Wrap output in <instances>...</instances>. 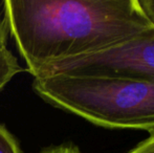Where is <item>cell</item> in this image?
Listing matches in <instances>:
<instances>
[{
    "label": "cell",
    "instance_id": "52a82bcc",
    "mask_svg": "<svg viewBox=\"0 0 154 153\" xmlns=\"http://www.w3.org/2000/svg\"><path fill=\"white\" fill-rule=\"evenodd\" d=\"M40 153H82L79 147L73 144H62L59 146L48 147L42 150Z\"/></svg>",
    "mask_w": 154,
    "mask_h": 153
},
{
    "label": "cell",
    "instance_id": "5b68a950",
    "mask_svg": "<svg viewBox=\"0 0 154 153\" xmlns=\"http://www.w3.org/2000/svg\"><path fill=\"white\" fill-rule=\"evenodd\" d=\"M0 153H22L17 139L2 124H0Z\"/></svg>",
    "mask_w": 154,
    "mask_h": 153
},
{
    "label": "cell",
    "instance_id": "277c9868",
    "mask_svg": "<svg viewBox=\"0 0 154 153\" xmlns=\"http://www.w3.org/2000/svg\"><path fill=\"white\" fill-rule=\"evenodd\" d=\"M18 60L8 48L0 50V91L16 75L22 72Z\"/></svg>",
    "mask_w": 154,
    "mask_h": 153
},
{
    "label": "cell",
    "instance_id": "3957f363",
    "mask_svg": "<svg viewBox=\"0 0 154 153\" xmlns=\"http://www.w3.org/2000/svg\"><path fill=\"white\" fill-rule=\"evenodd\" d=\"M110 76L154 84V32L91 54L62 60L37 77Z\"/></svg>",
    "mask_w": 154,
    "mask_h": 153
},
{
    "label": "cell",
    "instance_id": "8992f818",
    "mask_svg": "<svg viewBox=\"0 0 154 153\" xmlns=\"http://www.w3.org/2000/svg\"><path fill=\"white\" fill-rule=\"evenodd\" d=\"M128 153H154V133L138 143Z\"/></svg>",
    "mask_w": 154,
    "mask_h": 153
},
{
    "label": "cell",
    "instance_id": "9c48e42d",
    "mask_svg": "<svg viewBox=\"0 0 154 153\" xmlns=\"http://www.w3.org/2000/svg\"><path fill=\"white\" fill-rule=\"evenodd\" d=\"M8 32L6 29V25L4 23L3 18L0 16V50L6 48V42H8Z\"/></svg>",
    "mask_w": 154,
    "mask_h": 153
},
{
    "label": "cell",
    "instance_id": "ba28073f",
    "mask_svg": "<svg viewBox=\"0 0 154 153\" xmlns=\"http://www.w3.org/2000/svg\"><path fill=\"white\" fill-rule=\"evenodd\" d=\"M143 14L154 27V0H137Z\"/></svg>",
    "mask_w": 154,
    "mask_h": 153
},
{
    "label": "cell",
    "instance_id": "6da1fadb",
    "mask_svg": "<svg viewBox=\"0 0 154 153\" xmlns=\"http://www.w3.org/2000/svg\"><path fill=\"white\" fill-rule=\"evenodd\" d=\"M3 20L37 77L62 60L154 32L137 0H5Z\"/></svg>",
    "mask_w": 154,
    "mask_h": 153
},
{
    "label": "cell",
    "instance_id": "7a4b0ae2",
    "mask_svg": "<svg viewBox=\"0 0 154 153\" xmlns=\"http://www.w3.org/2000/svg\"><path fill=\"white\" fill-rule=\"evenodd\" d=\"M43 101L95 126L154 133V84L121 77L53 75L34 78Z\"/></svg>",
    "mask_w": 154,
    "mask_h": 153
}]
</instances>
